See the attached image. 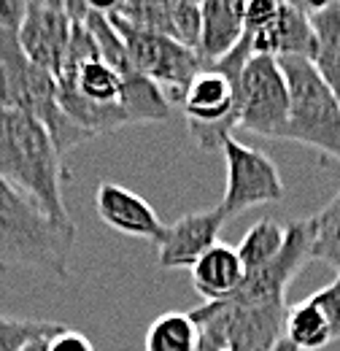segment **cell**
Returning a JSON list of instances; mask_svg holds the SVG:
<instances>
[{
    "label": "cell",
    "mask_w": 340,
    "mask_h": 351,
    "mask_svg": "<svg viewBox=\"0 0 340 351\" xmlns=\"http://www.w3.org/2000/svg\"><path fill=\"white\" fill-rule=\"evenodd\" d=\"M181 111L186 117L189 138L203 149H221L238 128L235 82L219 68H203L181 92Z\"/></svg>",
    "instance_id": "obj_7"
},
{
    "label": "cell",
    "mask_w": 340,
    "mask_h": 351,
    "mask_svg": "<svg viewBox=\"0 0 340 351\" xmlns=\"http://www.w3.org/2000/svg\"><path fill=\"white\" fill-rule=\"evenodd\" d=\"M284 338L298 351H319L340 338V276L287 308Z\"/></svg>",
    "instance_id": "obj_12"
},
{
    "label": "cell",
    "mask_w": 340,
    "mask_h": 351,
    "mask_svg": "<svg viewBox=\"0 0 340 351\" xmlns=\"http://www.w3.org/2000/svg\"><path fill=\"white\" fill-rule=\"evenodd\" d=\"M284 241H287V227H284V224H278V221H273V219H259L254 227L243 235L241 246L235 249L238 257H241L243 270L252 273V270L265 267L270 260H276L278 252L284 249Z\"/></svg>",
    "instance_id": "obj_20"
},
{
    "label": "cell",
    "mask_w": 340,
    "mask_h": 351,
    "mask_svg": "<svg viewBox=\"0 0 340 351\" xmlns=\"http://www.w3.org/2000/svg\"><path fill=\"white\" fill-rule=\"evenodd\" d=\"M108 19L117 27L122 44L127 49V57L130 62H132V68L141 76L151 79L157 87H170L181 97V92L189 87V82L206 68L203 60L197 57V51L181 46L178 41L165 38V36H157V33L138 30V27L127 25L125 19H119L117 14H108Z\"/></svg>",
    "instance_id": "obj_8"
},
{
    "label": "cell",
    "mask_w": 340,
    "mask_h": 351,
    "mask_svg": "<svg viewBox=\"0 0 340 351\" xmlns=\"http://www.w3.org/2000/svg\"><path fill=\"white\" fill-rule=\"evenodd\" d=\"M73 243L76 224L54 221L36 197L0 178V273L30 267L68 278Z\"/></svg>",
    "instance_id": "obj_2"
},
{
    "label": "cell",
    "mask_w": 340,
    "mask_h": 351,
    "mask_svg": "<svg viewBox=\"0 0 340 351\" xmlns=\"http://www.w3.org/2000/svg\"><path fill=\"white\" fill-rule=\"evenodd\" d=\"M200 351H203V349H200Z\"/></svg>",
    "instance_id": "obj_26"
},
{
    "label": "cell",
    "mask_w": 340,
    "mask_h": 351,
    "mask_svg": "<svg viewBox=\"0 0 340 351\" xmlns=\"http://www.w3.org/2000/svg\"><path fill=\"white\" fill-rule=\"evenodd\" d=\"M289 87V119L281 141H298L340 160V103L305 57L278 60Z\"/></svg>",
    "instance_id": "obj_4"
},
{
    "label": "cell",
    "mask_w": 340,
    "mask_h": 351,
    "mask_svg": "<svg viewBox=\"0 0 340 351\" xmlns=\"http://www.w3.org/2000/svg\"><path fill=\"white\" fill-rule=\"evenodd\" d=\"M252 38L254 54L273 60L281 57H313L316 36L308 14V3H278L276 14L254 30H246Z\"/></svg>",
    "instance_id": "obj_14"
},
{
    "label": "cell",
    "mask_w": 340,
    "mask_h": 351,
    "mask_svg": "<svg viewBox=\"0 0 340 351\" xmlns=\"http://www.w3.org/2000/svg\"><path fill=\"white\" fill-rule=\"evenodd\" d=\"M270 351H298V349H295V346H292L287 338H281V341H278V343H276V346H273Z\"/></svg>",
    "instance_id": "obj_25"
},
{
    "label": "cell",
    "mask_w": 340,
    "mask_h": 351,
    "mask_svg": "<svg viewBox=\"0 0 340 351\" xmlns=\"http://www.w3.org/2000/svg\"><path fill=\"white\" fill-rule=\"evenodd\" d=\"M54 338V335H51ZM51 338H38V341H33L30 346H25V351H49V341Z\"/></svg>",
    "instance_id": "obj_24"
},
{
    "label": "cell",
    "mask_w": 340,
    "mask_h": 351,
    "mask_svg": "<svg viewBox=\"0 0 340 351\" xmlns=\"http://www.w3.org/2000/svg\"><path fill=\"white\" fill-rule=\"evenodd\" d=\"M284 306H249L235 300L203 303L192 311L203 351H270L284 338Z\"/></svg>",
    "instance_id": "obj_5"
},
{
    "label": "cell",
    "mask_w": 340,
    "mask_h": 351,
    "mask_svg": "<svg viewBox=\"0 0 340 351\" xmlns=\"http://www.w3.org/2000/svg\"><path fill=\"white\" fill-rule=\"evenodd\" d=\"M71 33H73V16L68 3H27L16 36L25 57L41 71L51 73L57 82L71 44Z\"/></svg>",
    "instance_id": "obj_11"
},
{
    "label": "cell",
    "mask_w": 340,
    "mask_h": 351,
    "mask_svg": "<svg viewBox=\"0 0 340 351\" xmlns=\"http://www.w3.org/2000/svg\"><path fill=\"white\" fill-rule=\"evenodd\" d=\"M146 351H200V327L192 313L170 311L149 324Z\"/></svg>",
    "instance_id": "obj_19"
},
{
    "label": "cell",
    "mask_w": 340,
    "mask_h": 351,
    "mask_svg": "<svg viewBox=\"0 0 340 351\" xmlns=\"http://www.w3.org/2000/svg\"><path fill=\"white\" fill-rule=\"evenodd\" d=\"M221 152H224V165H227V186H224V197L219 208L227 214V219L254 206L278 203L284 197L287 192L284 178L267 154L256 152L235 138H227L221 143Z\"/></svg>",
    "instance_id": "obj_9"
},
{
    "label": "cell",
    "mask_w": 340,
    "mask_h": 351,
    "mask_svg": "<svg viewBox=\"0 0 340 351\" xmlns=\"http://www.w3.org/2000/svg\"><path fill=\"white\" fill-rule=\"evenodd\" d=\"M0 178L36 197L54 221L73 224L62 197V154L27 111L0 108Z\"/></svg>",
    "instance_id": "obj_1"
},
{
    "label": "cell",
    "mask_w": 340,
    "mask_h": 351,
    "mask_svg": "<svg viewBox=\"0 0 340 351\" xmlns=\"http://www.w3.org/2000/svg\"><path fill=\"white\" fill-rule=\"evenodd\" d=\"M224 221L227 214L216 206L208 211L184 214L173 224H165V232L157 241V265L165 270L192 267L208 249L219 243Z\"/></svg>",
    "instance_id": "obj_13"
},
{
    "label": "cell",
    "mask_w": 340,
    "mask_h": 351,
    "mask_svg": "<svg viewBox=\"0 0 340 351\" xmlns=\"http://www.w3.org/2000/svg\"><path fill=\"white\" fill-rule=\"evenodd\" d=\"M95 208L103 224H108L111 230L130 235V238L157 243L165 232V224L157 217V211L141 195H135L122 184L103 181L95 192Z\"/></svg>",
    "instance_id": "obj_15"
},
{
    "label": "cell",
    "mask_w": 340,
    "mask_h": 351,
    "mask_svg": "<svg viewBox=\"0 0 340 351\" xmlns=\"http://www.w3.org/2000/svg\"><path fill=\"white\" fill-rule=\"evenodd\" d=\"M49 351H95V346L84 332H76V330L65 327L60 335H54L49 341Z\"/></svg>",
    "instance_id": "obj_23"
},
{
    "label": "cell",
    "mask_w": 340,
    "mask_h": 351,
    "mask_svg": "<svg viewBox=\"0 0 340 351\" xmlns=\"http://www.w3.org/2000/svg\"><path fill=\"white\" fill-rule=\"evenodd\" d=\"M316 49L313 68L340 103V3H308Z\"/></svg>",
    "instance_id": "obj_18"
},
{
    "label": "cell",
    "mask_w": 340,
    "mask_h": 351,
    "mask_svg": "<svg viewBox=\"0 0 340 351\" xmlns=\"http://www.w3.org/2000/svg\"><path fill=\"white\" fill-rule=\"evenodd\" d=\"M0 108L33 114L51 135L60 154L89 141V135L62 114L54 76L33 65L19 46V36L5 27H0Z\"/></svg>",
    "instance_id": "obj_3"
},
{
    "label": "cell",
    "mask_w": 340,
    "mask_h": 351,
    "mask_svg": "<svg viewBox=\"0 0 340 351\" xmlns=\"http://www.w3.org/2000/svg\"><path fill=\"white\" fill-rule=\"evenodd\" d=\"M311 260L327 263L340 276V189L316 217H311Z\"/></svg>",
    "instance_id": "obj_21"
},
{
    "label": "cell",
    "mask_w": 340,
    "mask_h": 351,
    "mask_svg": "<svg viewBox=\"0 0 340 351\" xmlns=\"http://www.w3.org/2000/svg\"><path fill=\"white\" fill-rule=\"evenodd\" d=\"M235 108L238 128L281 141L289 119V87L278 60L254 54L243 65L235 82Z\"/></svg>",
    "instance_id": "obj_6"
},
{
    "label": "cell",
    "mask_w": 340,
    "mask_h": 351,
    "mask_svg": "<svg viewBox=\"0 0 340 351\" xmlns=\"http://www.w3.org/2000/svg\"><path fill=\"white\" fill-rule=\"evenodd\" d=\"M203 8V27H200V44L197 57L206 68L224 60L235 46L243 41L246 25H243V3L232 0H206Z\"/></svg>",
    "instance_id": "obj_16"
},
{
    "label": "cell",
    "mask_w": 340,
    "mask_h": 351,
    "mask_svg": "<svg viewBox=\"0 0 340 351\" xmlns=\"http://www.w3.org/2000/svg\"><path fill=\"white\" fill-rule=\"evenodd\" d=\"M189 270H192V287L206 303H219L235 295L246 276L238 252L224 243H216L213 249H208Z\"/></svg>",
    "instance_id": "obj_17"
},
{
    "label": "cell",
    "mask_w": 340,
    "mask_h": 351,
    "mask_svg": "<svg viewBox=\"0 0 340 351\" xmlns=\"http://www.w3.org/2000/svg\"><path fill=\"white\" fill-rule=\"evenodd\" d=\"M311 243H313L311 219L287 224V241H284V249L278 252V257L259 270L246 273L238 292L230 295L227 300L249 303V306H284L287 287L311 260Z\"/></svg>",
    "instance_id": "obj_10"
},
{
    "label": "cell",
    "mask_w": 340,
    "mask_h": 351,
    "mask_svg": "<svg viewBox=\"0 0 340 351\" xmlns=\"http://www.w3.org/2000/svg\"><path fill=\"white\" fill-rule=\"evenodd\" d=\"M65 324L60 322H36V319H14L0 316V351H25L38 338L60 335Z\"/></svg>",
    "instance_id": "obj_22"
}]
</instances>
